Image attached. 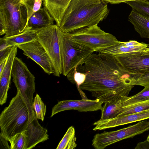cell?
Segmentation results:
<instances>
[{"instance_id": "obj_1", "label": "cell", "mask_w": 149, "mask_h": 149, "mask_svg": "<svg viewBox=\"0 0 149 149\" xmlns=\"http://www.w3.org/2000/svg\"><path fill=\"white\" fill-rule=\"evenodd\" d=\"M77 68L86 75L80 88L104 103L128 96L134 81L141 75L127 72L113 56L100 52L93 53Z\"/></svg>"}, {"instance_id": "obj_2", "label": "cell", "mask_w": 149, "mask_h": 149, "mask_svg": "<svg viewBox=\"0 0 149 149\" xmlns=\"http://www.w3.org/2000/svg\"><path fill=\"white\" fill-rule=\"evenodd\" d=\"M109 12L104 0H72L63 16L59 27L70 33L76 30L98 24Z\"/></svg>"}, {"instance_id": "obj_3", "label": "cell", "mask_w": 149, "mask_h": 149, "mask_svg": "<svg viewBox=\"0 0 149 149\" xmlns=\"http://www.w3.org/2000/svg\"><path fill=\"white\" fill-rule=\"evenodd\" d=\"M36 118L31 105L19 91L0 115V134L8 141L16 134L26 130Z\"/></svg>"}, {"instance_id": "obj_4", "label": "cell", "mask_w": 149, "mask_h": 149, "mask_svg": "<svg viewBox=\"0 0 149 149\" xmlns=\"http://www.w3.org/2000/svg\"><path fill=\"white\" fill-rule=\"evenodd\" d=\"M58 35L62 74L66 76L74 68L83 65L94 52L74 40L69 33L63 32L60 27Z\"/></svg>"}, {"instance_id": "obj_5", "label": "cell", "mask_w": 149, "mask_h": 149, "mask_svg": "<svg viewBox=\"0 0 149 149\" xmlns=\"http://www.w3.org/2000/svg\"><path fill=\"white\" fill-rule=\"evenodd\" d=\"M0 14L3 15L6 25V32L3 37L19 34L26 28L27 12L20 0H0Z\"/></svg>"}, {"instance_id": "obj_6", "label": "cell", "mask_w": 149, "mask_h": 149, "mask_svg": "<svg viewBox=\"0 0 149 149\" xmlns=\"http://www.w3.org/2000/svg\"><path fill=\"white\" fill-rule=\"evenodd\" d=\"M69 33L73 39L93 52H99L119 42L115 36L102 30L97 24L82 28Z\"/></svg>"}, {"instance_id": "obj_7", "label": "cell", "mask_w": 149, "mask_h": 149, "mask_svg": "<svg viewBox=\"0 0 149 149\" xmlns=\"http://www.w3.org/2000/svg\"><path fill=\"white\" fill-rule=\"evenodd\" d=\"M59 27L56 24L36 30V40L43 46L51 58L55 69L54 76L60 77L62 74V63L59 40Z\"/></svg>"}, {"instance_id": "obj_8", "label": "cell", "mask_w": 149, "mask_h": 149, "mask_svg": "<svg viewBox=\"0 0 149 149\" xmlns=\"http://www.w3.org/2000/svg\"><path fill=\"white\" fill-rule=\"evenodd\" d=\"M149 130V121H141L134 125L119 130L97 133L94 136L92 145L96 149H104L107 146L131 138Z\"/></svg>"}, {"instance_id": "obj_9", "label": "cell", "mask_w": 149, "mask_h": 149, "mask_svg": "<svg viewBox=\"0 0 149 149\" xmlns=\"http://www.w3.org/2000/svg\"><path fill=\"white\" fill-rule=\"evenodd\" d=\"M11 76L17 91L32 106L33 97L35 92V77L26 64L16 56L13 63Z\"/></svg>"}, {"instance_id": "obj_10", "label": "cell", "mask_w": 149, "mask_h": 149, "mask_svg": "<svg viewBox=\"0 0 149 149\" xmlns=\"http://www.w3.org/2000/svg\"><path fill=\"white\" fill-rule=\"evenodd\" d=\"M23 54L39 65L48 74H54L55 70L53 63L45 49L36 40L17 46Z\"/></svg>"}, {"instance_id": "obj_11", "label": "cell", "mask_w": 149, "mask_h": 149, "mask_svg": "<svg viewBox=\"0 0 149 149\" xmlns=\"http://www.w3.org/2000/svg\"><path fill=\"white\" fill-rule=\"evenodd\" d=\"M143 52H132L113 56L127 72L133 74H141L149 71V55H142Z\"/></svg>"}, {"instance_id": "obj_12", "label": "cell", "mask_w": 149, "mask_h": 149, "mask_svg": "<svg viewBox=\"0 0 149 149\" xmlns=\"http://www.w3.org/2000/svg\"><path fill=\"white\" fill-rule=\"evenodd\" d=\"M103 102L97 99L95 100L82 99L79 100L60 101L52 109L50 117L60 112L70 110L79 112H91L101 110Z\"/></svg>"}, {"instance_id": "obj_13", "label": "cell", "mask_w": 149, "mask_h": 149, "mask_svg": "<svg viewBox=\"0 0 149 149\" xmlns=\"http://www.w3.org/2000/svg\"><path fill=\"white\" fill-rule=\"evenodd\" d=\"M149 118V109L141 112L117 116L109 119L99 120L93 125L94 131L102 130L115 127Z\"/></svg>"}, {"instance_id": "obj_14", "label": "cell", "mask_w": 149, "mask_h": 149, "mask_svg": "<svg viewBox=\"0 0 149 149\" xmlns=\"http://www.w3.org/2000/svg\"><path fill=\"white\" fill-rule=\"evenodd\" d=\"M26 135L24 149H31L49 139L47 129L41 126L36 117L25 131Z\"/></svg>"}, {"instance_id": "obj_15", "label": "cell", "mask_w": 149, "mask_h": 149, "mask_svg": "<svg viewBox=\"0 0 149 149\" xmlns=\"http://www.w3.org/2000/svg\"><path fill=\"white\" fill-rule=\"evenodd\" d=\"M18 47H12L2 72L0 74V104L2 105L6 102L8 92L9 88L11 71L14 61L17 54Z\"/></svg>"}, {"instance_id": "obj_16", "label": "cell", "mask_w": 149, "mask_h": 149, "mask_svg": "<svg viewBox=\"0 0 149 149\" xmlns=\"http://www.w3.org/2000/svg\"><path fill=\"white\" fill-rule=\"evenodd\" d=\"M148 45L134 40L127 42L119 41L117 44L107 48L99 52L113 56L122 54L138 51H143Z\"/></svg>"}, {"instance_id": "obj_17", "label": "cell", "mask_w": 149, "mask_h": 149, "mask_svg": "<svg viewBox=\"0 0 149 149\" xmlns=\"http://www.w3.org/2000/svg\"><path fill=\"white\" fill-rule=\"evenodd\" d=\"M53 18L45 7L33 14L28 20L26 27L36 30L54 24Z\"/></svg>"}, {"instance_id": "obj_18", "label": "cell", "mask_w": 149, "mask_h": 149, "mask_svg": "<svg viewBox=\"0 0 149 149\" xmlns=\"http://www.w3.org/2000/svg\"><path fill=\"white\" fill-rule=\"evenodd\" d=\"M72 0H43L44 7L59 26L64 14L68 4Z\"/></svg>"}, {"instance_id": "obj_19", "label": "cell", "mask_w": 149, "mask_h": 149, "mask_svg": "<svg viewBox=\"0 0 149 149\" xmlns=\"http://www.w3.org/2000/svg\"><path fill=\"white\" fill-rule=\"evenodd\" d=\"M128 20L133 25L135 30L141 38H149V16L132 10Z\"/></svg>"}, {"instance_id": "obj_20", "label": "cell", "mask_w": 149, "mask_h": 149, "mask_svg": "<svg viewBox=\"0 0 149 149\" xmlns=\"http://www.w3.org/2000/svg\"><path fill=\"white\" fill-rule=\"evenodd\" d=\"M125 96H122L111 102L104 103L101 109L100 120H103L115 118L121 112L124 107L123 102Z\"/></svg>"}, {"instance_id": "obj_21", "label": "cell", "mask_w": 149, "mask_h": 149, "mask_svg": "<svg viewBox=\"0 0 149 149\" xmlns=\"http://www.w3.org/2000/svg\"><path fill=\"white\" fill-rule=\"evenodd\" d=\"M36 30L26 27L22 32L19 34L3 38L8 47H13L36 40Z\"/></svg>"}, {"instance_id": "obj_22", "label": "cell", "mask_w": 149, "mask_h": 149, "mask_svg": "<svg viewBox=\"0 0 149 149\" xmlns=\"http://www.w3.org/2000/svg\"><path fill=\"white\" fill-rule=\"evenodd\" d=\"M75 129L73 126L68 129L59 143L56 149H74L77 146Z\"/></svg>"}, {"instance_id": "obj_23", "label": "cell", "mask_w": 149, "mask_h": 149, "mask_svg": "<svg viewBox=\"0 0 149 149\" xmlns=\"http://www.w3.org/2000/svg\"><path fill=\"white\" fill-rule=\"evenodd\" d=\"M77 67H75L70 72L66 75L68 79L71 83L75 84L81 95L82 99H88L84 93L80 88V86L85 81L86 75L83 72H78L77 70Z\"/></svg>"}, {"instance_id": "obj_24", "label": "cell", "mask_w": 149, "mask_h": 149, "mask_svg": "<svg viewBox=\"0 0 149 149\" xmlns=\"http://www.w3.org/2000/svg\"><path fill=\"white\" fill-rule=\"evenodd\" d=\"M149 100V86L145 87L141 91L135 95L125 96L123 102L124 107Z\"/></svg>"}, {"instance_id": "obj_25", "label": "cell", "mask_w": 149, "mask_h": 149, "mask_svg": "<svg viewBox=\"0 0 149 149\" xmlns=\"http://www.w3.org/2000/svg\"><path fill=\"white\" fill-rule=\"evenodd\" d=\"M149 109V100H148L124 107L121 113L117 116L139 112Z\"/></svg>"}, {"instance_id": "obj_26", "label": "cell", "mask_w": 149, "mask_h": 149, "mask_svg": "<svg viewBox=\"0 0 149 149\" xmlns=\"http://www.w3.org/2000/svg\"><path fill=\"white\" fill-rule=\"evenodd\" d=\"M125 3L132 8V10L139 13L149 16V1L141 0L128 1Z\"/></svg>"}, {"instance_id": "obj_27", "label": "cell", "mask_w": 149, "mask_h": 149, "mask_svg": "<svg viewBox=\"0 0 149 149\" xmlns=\"http://www.w3.org/2000/svg\"><path fill=\"white\" fill-rule=\"evenodd\" d=\"M36 117L43 121L46 111V106L37 94L34 97L32 104Z\"/></svg>"}, {"instance_id": "obj_28", "label": "cell", "mask_w": 149, "mask_h": 149, "mask_svg": "<svg viewBox=\"0 0 149 149\" xmlns=\"http://www.w3.org/2000/svg\"><path fill=\"white\" fill-rule=\"evenodd\" d=\"M43 0H20L21 3L25 6L27 11V22L31 16L42 7Z\"/></svg>"}, {"instance_id": "obj_29", "label": "cell", "mask_w": 149, "mask_h": 149, "mask_svg": "<svg viewBox=\"0 0 149 149\" xmlns=\"http://www.w3.org/2000/svg\"><path fill=\"white\" fill-rule=\"evenodd\" d=\"M26 140L25 131L16 134L8 140L10 149H24Z\"/></svg>"}, {"instance_id": "obj_30", "label": "cell", "mask_w": 149, "mask_h": 149, "mask_svg": "<svg viewBox=\"0 0 149 149\" xmlns=\"http://www.w3.org/2000/svg\"><path fill=\"white\" fill-rule=\"evenodd\" d=\"M133 85L144 87L149 86V71L141 74L134 81Z\"/></svg>"}, {"instance_id": "obj_31", "label": "cell", "mask_w": 149, "mask_h": 149, "mask_svg": "<svg viewBox=\"0 0 149 149\" xmlns=\"http://www.w3.org/2000/svg\"><path fill=\"white\" fill-rule=\"evenodd\" d=\"M6 25L3 15L0 14V35H3L6 33Z\"/></svg>"}, {"instance_id": "obj_32", "label": "cell", "mask_w": 149, "mask_h": 149, "mask_svg": "<svg viewBox=\"0 0 149 149\" xmlns=\"http://www.w3.org/2000/svg\"><path fill=\"white\" fill-rule=\"evenodd\" d=\"M13 47H9L0 51V61L8 58Z\"/></svg>"}, {"instance_id": "obj_33", "label": "cell", "mask_w": 149, "mask_h": 149, "mask_svg": "<svg viewBox=\"0 0 149 149\" xmlns=\"http://www.w3.org/2000/svg\"><path fill=\"white\" fill-rule=\"evenodd\" d=\"M149 149V135L144 141L138 143L135 149Z\"/></svg>"}, {"instance_id": "obj_34", "label": "cell", "mask_w": 149, "mask_h": 149, "mask_svg": "<svg viewBox=\"0 0 149 149\" xmlns=\"http://www.w3.org/2000/svg\"><path fill=\"white\" fill-rule=\"evenodd\" d=\"M0 147L1 149H10V146L9 145L7 140L4 138L0 134Z\"/></svg>"}, {"instance_id": "obj_35", "label": "cell", "mask_w": 149, "mask_h": 149, "mask_svg": "<svg viewBox=\"0 0 149 149\" xmlns=\"http://www.w3.org/2000/svg\"><path fill=\"white\" fill-rule=\"evenodd\" d=\"M106 3H110L112 4H119L122 3H125L126 2L131 1L141 0H104Z\"/></svg>"}, {"instance_id": "obj_36", "label": "cell", "mask_w": 149, "mask_h": 149, "mask_svg": "<svg viewBox=\"0 0 149 149\" xmlns=\"http://www.w3.org/2000/svg\"><path fill=\"white\" fill-rule=\"evenodd\" d=\"M8 47L6 42L3 38H0V51L3 50Z\"/></svg>"}, {"instance_id": "obj_37", "label": "cell", "mask_w": 149, "mask_h": 149, "mask_svg": "<svg viewBox=\"0 0 149 149\" xmlns=\"http://www.w3.org/2000/svg\"><path fill=\"white\" fill-rule=\"evenodd\" d=\"M7 58L0 61V74L1 73L6 63Z\"/></svg>"}, {"instance_id": "obj_38", "label": "cell", "mask_w": 149, "mask_h": 149, "mask_svg": "<svg viewBox=\"0 0 149 149\" xmlns=\"http://www.w3.org/2000/svg\"><path fill=\"white\" fill-rule=\"evenodd\" d=\"M143 55H149V46L144 51L142 54Z\"/></svg>"}]
</instances>
